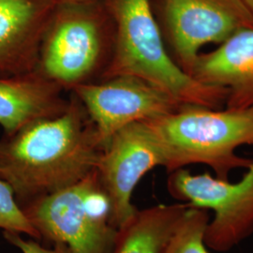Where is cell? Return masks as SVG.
I'll use <instances>...</instances> for the list:
<instances>
[{
  "mask_svg": "<svg viewBox=\"0 0 253 253\" xmlns=\"http://www.w3.org/2000/svg\"><path fill=\"white\" fill-rule=\"evenodd\" d=\"M104 149L80 100L67 109L0 138V178L14 191L20 208L65 190L96 170Z\"/></svg>",
  "mask_w": 253,
  "mask_h": 253,
  "instance_id": "obj_1",
  "label": "cell"
},
{
  "mask_svg": "<svg viewBox=\"0 0 253 253\" xmlns=\"http://www.w3.org/2000/svg\"><path fill=\"white\" fill-rule=\"evenodd\" d=\"M104 1L115 25V49L103 78L134 76L166 92L181 104L213 109L225 106L226 88L200 83L173 62L150 0Z\"/></svg>",
  "mask_w": 253,
  "mask_h": 253,
  "instance_id": "obj_2",
  "label": "cell"
},
{
  "mask_svg": "<svg viewBox=\"0 0 253 253\" xmlns=\"http://www.w3.org/2000/svg\"><path fill=\"white\" fill-rule=\"evenodd\" d=\"M145 122L161 146L168 172L204 164L214 171L215 177L230 181L231 172L248 169L253 163L236 154L240 146L253 147V108L181 104Z\"/></svg>",
  "mask_w": 253,
  "mask_h": 253,
  "instance_id": "obj_3",
  "label": "cell"
},
{
  "mask_svg": "<svg viewBox=\"0 0 253 253\" xmlns=\"http://www.w3.org/2000/svg\"><path fill=\"white\" fill-rule=\"evenodd\" d=\"M115 49V25L104 0L58 2L40 48L37 71L64 90L100 81Z\"/></svg>",
  "mask_w": 253,
  "mask_h": 253,
  "instance_id": "obj_4",
  "label": "cell"
},
{
  "mask_svg": "<svg viewBox=\"0 0 253 253\" xmlns=\"http://www.w3.org/2000/svg\"><path fill=\"white\" fill-rule=\"evenodd\" d=\"M41 240L68 245L73 253H114L119 230L96 170L76 185L22 207Z\"/></svg>",
  "mask_w": 253,
  "mask_h": 253,
  "instance_id": "obj_5",
  "label": "cell"
},
{
  "mask_svg": "<svg viewBox=\"0 0 253 253\" xmlns=\"http://www.w3.org/2000/svg\"><path fill=\"white\" fill-rule=\"evenodd\" d=\"M166 49L191 76L200 50L220 45L235 33L253 28L243 0H150Z\"/></svg>",
  "mask_w": 253,
  "mask_h": 253,
  "instance_id": "obj_6",
  "label": "cell"
},
{
  "mask_svg": "<svg viewBox=\"0 0 253 253\" xmlns=\"http://www.w3.org/2000/svg\"><path fill=\"white\" fill-rule=\"evenodd\" d=\"M167 190L173 199L214 212L204 236L208 249L226 253L253 235V163L236 183L178 169L169 172Z\"/></svg>",
  "mask_w": 253,
  "mask_h": 253,
  "instance_id": "obj_7",
  "label": "cell"
},
{
  "mask_svg": "<svg viewBox=\"0 0 253 253\" xmlns=\"http://www.w3.org/2000/svg\"><path fill=\"white\" fill-rule=\"evenodd\" d=\"M164 167L161 146L145 121L122 127L109 139L96 173L111 207V220L118 230L134 217L131 197L136 186L154 168Z\"/></svg>",
  "mask_w": 253,
  "mask_h": 253,
  "instance_id": "obj_8",
  "label": "cell"
},
{
  "mask_svg": "<svg viewBox=\"0 0 253 253\" xmlns=\"http://www.w3.org/2000/svg\"><path fill=\"white\" fill-rule=\"evenodd\" d=\"M80 100L104 146L119 129L174 111L172 96L140 78L116 75L71 91Z\"/></svg>",
  "mask_w": 253,
  "mask_h": 253,
  "instance_id": "obj_9",
  "label": "cell"
},
{
  "mask_svg": "<svg viewBox=\"0 0 253 253\" xmlns=\"http://www.w3.org/2000/svg\"><path fill=\"white\" fill-rule=\"evenodd\" d=\"M56 0H0V76L37 71L40 48Z\"/></svg>",
  "mask_w": 253,
  "mask_h": 253,
  "instance_id": "obj_10",
  "label": "cell"
},
{
  "mask_svg": "<svg viewBox=\"0 0 253 253\" xmlns=\"http://www.w3.org/2000/svg\"><path fill=\"white\" fill-rule=\"evenodd\" d=\"M191 77L226 88V108H253V28L235 33L214 51L200 53Z\"/></svg>",
  "mask_w": 253,
  "mask_h": 253,
  "instance_id": "obj_11",
  "label": "cell"
},
{
  "mask_svg": "<svg viewBox=\"0 0 253 253\" xmlns=\"http://www.w3.org/2000/svg\"><path fill=\"white\" fill-rule=\"evenodd\" d=\"M64 89L35 71L33 73L0 76V126L11 134L39 119L64 112L70 99Z\"/></svg>",
  "mask_w": 253,
  "mask_h": 253,
  "instance_id": "obj_12",
  "label": "cell"
},
{
  "mask_svg": "<svg viewBox=\"0 0 253 253\" xmlns=\"http://www.w3.org/2000/svg\"><path fill=\"white\" fill-rule=\"evenodd\" d=\"M190 206L185 203L138 209L119 230L114 253H165Z\"/></svg>",
  "mask_w": 253,
  "mask_h": 253,
  "instance_id": "obj_13",
  "label": "cell"
},
{
  "mask_svg": "<svg viewBox=\"0 0 253 253\" xmlns=\"http://www.w3.org/2000/svg\"><path fill=\"white\" fill-rule=\"evenodd\" d=\"M208 210L188 208L168 244L165 253H210L204 236L210 220Z\"/></svg>",
  "mask_w": 253,
  "mask_h": 253,
  "instance_id": "obj_14",
  "label": "cell"
},
{
  "mask_svg": "<svg viewBox=\"0 0 253 253\" xmlns=\"http://www.w3.org/2000/svg\"><path fill=\"white\" fill-rule=\"evenodd\" d=\"M0 229L27 235L40 241L41 235L32 226L19 207L14 191L6 181L0 178Z\"/></svg>",
  "mask_w": 253,
  "mask_h": 253,
  "instance_id": "obj_15",
  "label": "cell"
},
{
  "mask_svg": "<svg viewBox=\"0 0 253 253\" xmlns=\"http://www.w3.org/2000/svg\"><path fill=\"white\" fill-rule=\"evenodd\" d=\"M3 236L9 244L16 247L22 253H73L68 245L61 242L54 243L52 249H47L31 237L30 239H24L18 233L3 231Z\"/></svg>",
  "mask_w": 253,
  "mask_h": 253,
  "instance_id": "obj_16",
  "label": "cell"
},
{
  "mask_svg": "<svg viewBox=\"0 0 253 253\" xmlns=\"http://www.w3.org/2000/svg\"><path fill=\"white\" fill-rule=\"evenodd\" d=\"M243 1L253 16V0H243Z\"/></svg>",
  "mask_w": 253,
  "mask_h": 253,
  "instance_id": "obj_17",
  "label": "cell"
},
{
  "mask_svg": "<svg viewBox=\"0 0 253 253\" xmlns=\"http://www.w3.org/2000/svg\"><path fill=\"white\" fill-rule=\"evenodd\" d=\"M58 2H65V1H88V0H56Z\"/></svg>",
  "mask_w": 253,
  "mask_h": 253,
  "instance_id": "obj_18",
  "label": "cell"
}]
</instances>
